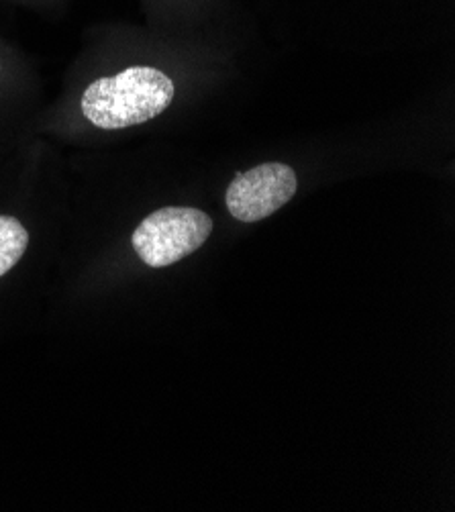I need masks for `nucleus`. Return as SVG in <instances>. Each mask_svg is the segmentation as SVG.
Masks as SVG:
<instances>
[{
    "mask_svg": "<svg viewBox=\"0 0 455 512\" xmlns=\"http://www.w3.org/2000/svg\"><path fill=\"white\" fill-rule=\"evenodd\" d=\"M174 100V82L160 70L133 66L94 80L82 96V113L98 129H125L160 117Z\"/></svg>",
    "mask_w": 455,
    "mask_h": 512,
    "instance_id": "nucleus-1",
    "label": "nucleus"
},
{
    "mask_svg": "<svg viewBox=\"0 0 455 512\" xmlns=\"http://www.w3.org/2000/svg\"><path fill=\"white\" fill-rule=\"evenodd\" d=\"M213 233V219L190 207H164L147 215L131 243L149 268H168L198 251Z\"/></svg>",
    "mask_w": 455,
    "mask_h": 512,
    "instance_id": "nucleus-2",
    "label": "nucleus"
},
{
    "mask_svg": "<svg viewBox=\"0 0 455 512\" xmlns=\"http://www.w3.org/2000/svg\"><path fill=\"white\" fill-rule=\"evenodd\" d=\"M296 188L298 180L290 166L268 162L231 180L225 194L227 211L241 223H258L280 211Z\"/></svg>",
    "mask_w": 455,
    "mask_h": 512,
    "instance_id": "nucleus-3",
    "label": "nucleus"
},
{
    "mask_svg": "<svg viewBox=\"0 0 455 512\" xmlns=\"http://www.w3.org/2000/svg\"><path fill=\"white\" fill-rule=\"evenodd\" d=\"M29 245V233L15 217L0 215V278L19 264Z\"/></svg>",
    "mask_w": 455,
    "mask_h": 512,
    "instance_id": "nucleus-4",
    "label": "nucleus"
}]
</instances>
